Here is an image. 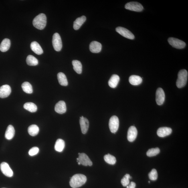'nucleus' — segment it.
<instances>
[{
	"mask_svg": "<svg viewBox=\"0 0 188 188\" xmlns=\"http://www.w3.org/2000/svg\"><path fill=\"white\" fill-rule=\"evenodd\" d=\"M86 181V177L84 175L81 174H76L71 178L70 185L73 188H78L84 184Z\"/></svg>",
	"mask_w": 188,
	"mask_h": 188,
	"instance_id": "nucleus-1",
	"label": "nucleus"
},
{
	"mask_svg": "<svg viewBox=\"0 0 188 188\" xmlns=\"http://www.w3.org/2000/svg\"><path fill=\"white\" fill-rule=\"evenodd\" d=\"M46 17L44 14L41 13L37 16L33 22V26L38 29L43 30L46 25Z\"/></svg>",
	"mask_w": 188,
	"mask_h": 188,
	"instance_id": "nucleus-2",
	"label": "nucleus"
},
{
	"mask_svg": "<svg viewBox=\"0 0 188 188\" xmlns=\"http://www.w3.org/2000/svg\"><path fill=\"white\" fill-rule=\"evenodd\" d=\"M188 72L185 70L179 71L178 74L176 85L178 88H181L185 86L187 81Z\"/></svg>",
	"mask_w": 188,
	"mask_h": 188,
	"instance_id": "nucleus-3",
	"label": "nucleus"
},
{
	"mask_svg": "<svg viewBox=\"0 0 188 188\" xmlns=\"http://www.w3.org/2000/svg\"><path fill=\"white\" fill-rule=\"evenodd\" d=\"M52 44L54 50L58 52L61 51L62 49V41L60 35L58 33H55L53 35Z\"/></svg>",
	"mask_w": 188,
	"mask_h": 188,
	"instance_id": "nucleus-4",
	"label": "nucleus"
},
{
	"mask_svg": "<svg viewBox=\"0 0 188 188\" xmlns=\"http://www.w3.org/2000/svg\"><path fill=\"white\" fill-rule=\"evenodd\" d=\"M109 126L112 133H115L117 131L119 126V120L117 116H113L110 118Z\"/></svg>",
	"mask_w": 188,
	"mask_h": 188,
	"instance_id": "nucleus-5",
	"label": "nucleus"
},
{
	"mask_svg": "<svg viewBox=\"0 0 188 188\" xmlns=\"http://www.w3.org/2000/svg\"><path fill=\"white\" fill-rule=\"evenodd\" d=\"M169 44L174 48L182 49L185 47L186 43L182 41L173 37H170L168 39Z\"/></svg>",
	"mask_w": 188,
	"mask_h": 188,
	"instance_id": "nucleus-6",
	"label": "nucleus"
},
{
	"mask_svg": "<svg viewBox=\"0 0 188 188\" xmlns=\"http://www.w3.org/2000/svg\"><path fill=\"white\" fill-rule=\"evenodd\" d=\"M125 7L129 10L138 12L142 11L144 9L143 6L141 4L134 1L126 4Z\"/></svg>",
	"mask_w": 188,
	"mask_h": 188,
	"instance_id": "nucleus-7",
	"label": "nucleus"
},
{
	"mask_svg": "<svg viewBox=\"0 0 188 188\" xmlns=\"http://www.w3.org/2000/svg\"><path fill=\"white\" fill-rule=\"evenodd\" d=\"M79 157L77 160L78 161L80 162L81 164L84 166L88 165L91 166L92 165V162L88 155L84 153H79Z\"/></svg>",
	"mask_w": 188,
	"mask_h": 188,
	"instance_id": "nucleus-8",
	"label": "nucleus"
},
{
	"mask_svg": "<svg viewBox=\"0 0 188 188\" xmlns=\"http://www.w3.org/2000/svg\"><path fill=\"white\" fill-rule=\"evenodd\" d=\"M116 30L120 34L126 38L130 39H134V36L133 33L124 28L121 27H117Z\"/></svg>",
	"mask_w": 188,
	"mask_h": 188,
	"instance_id": "nucleus-9",
	"label": "nucleus"
},
{
	"mask_svg": "<svg viewBox=\"0 0 188 188\" xmlns=\"http://www.w3.org/2000/svg\"><path fill=\"white\" fill-rule=\"evenodd\" d=\"M0 168L1 172L6 176L9 177L13 176V171L8 164L5 162H3L1 164Z\"/></svg>",
	"mask_w": 188,
	"mask_h": 188,
	"instance_id": "nucleus-10",
	"label": "nucleus"
},
{
	"mask_svg": "<svg viewBox=\"0 0 188 188\" xmlns=\"http://www.w3.org/2000/svg\"><path fill=\"white\" fill-rule=\"evenodd\" d=\"M165 93L161 88L157 89L156 93V101L159 105H161L165 102Z\"/></svg>",
	"mask_w": 188,
	"mask_h": 188,
	"instance_id": "nucleus-11",
	"label": "nucleus"
},
{
	"mask_svg": "<svg viewBox=\"0 0 188 188\" xmlns=\"http://www.w3.org/2000/svg\"><path fill=\"white\" fill-rule=\"evenodd\" d=\"M137 130L135 126H130L128 132L127 139L128 141L130 142H134L137 136Z\"/></svg>",
	"mask_w": 188,
	"mask_h": 188,
	"instance_id": "nucleus-12",
	"label": "nucleus"
},
{
	"mask_svg": "<svg viewBox=\"0 0 188 188\" xmlns=\"http://www.w3.org/2000/svg\"><path fill=\"white\" fill-rule=\"evenodd\" d=\"M11 92V87L9 85H5L0 87V98H4L7 97Z\"/></svg>",
	"mask_w": 188,
	"mask_h": 188,
	"instance_id": "nucleus-13",
	"label": "nucleus"
},
{
	"mask_svg": "<svg viewBox=\"0 0 188 188\" xmlns=\"http://www.w3.org/2000/svg\"><path fill=\"white\" fill-rule=\"evenodd\" d=\"M80 118V123L81 131L83 134H86L88 131L89 127V120L83 116L81 117Z\"/></svg>",
	"mask_w": 188,
	"mask_h": 188,
	"instance_id": "nucleus-14",
	"label": "nucleus"
},
{
	"mask_svg": "<svg viewBox=\"0 0 188 188\" xmlns=\"http://www.w3.org/2000/svg\"><path fill=\"white\" fill-rule=\"evenodd\" d=\"M67 108L66 103L63 101H60L55 105V110L60 114H63L66 112Z\"/></svg>",
	"mask_w": 188,
	"mask_h": 188,
	"instance_id": "nucleus-15",
	"label": "nucleus"
},
{
	"mask_svg": "<svg viewBox=\"0 0 188 188\" xmlns=\"http://www.w3.org/2000/svg\"><path fill=\"white\" fill-rule=\"evenodd\" d=\"M172 132L171 128L164 127L160 128L157 132L158 135L161 137H164L171 134Z\"/></svg>",
	"mask_w": 188,
	"mask_h": 188,
	"instance_id": "nucleus-16",
	"label": "nucleus"
},
{
	"mask_svg": "<svg viewBox=\"0 0 188 188\" xmlns=\"http://www.w3.org/2000/svg\"><path fill=\"white\" fill-rule=\"evenodd\" d=\"M89 48L91 52L98 53L100 52L102 50V45L98 41H93L90 43Z\"/></svg>",
	"mask_w": 188,
	"mask_h": 188,
	"instance_id": "nucleus-17",
	"label": "nucleus"
},
{
	"mask_svg": "<svg viewBox=\"0 0 188 188\" xmlns=\"http://www.w3.org/2000/svg\"><path fill=\"white\" fill-rule=\"evenodd\" d=\"M30 47L33 52L38 55L42 54L43 51L40 45L36 41H33L30 44Z\"/></svg>",
	"mask_w": 188,
	"mask_h": 188,
	"instance_id": "nucleus-18",
	"label": "nucleus"
},
{
	"mask_svg": "<svg viewBox=\"0 0 188 188\" xmlns=\"http://www.w3.org/2000/svg\"><path fill=\"white\" fill-rule=\"evenodd\" d=\"M120 80V77L118 75L116 74L113 75L108 81L109 86L111 88H115L117 86Z\"/></svg>",
	"mask_w": 188,
	"mask_h": 188,
	"instance_id": "nucleus-19",
	"label": "nucleus"
},
{
	"mask_svg": "<svg viewBox=\"0 0 188 188\" xmlns=\"http://www.w3.org/2000/svg\"><path fill=\"white\" fill-rule=\"evenodd\" d=\"M15 130L13 126L10 125L8 126L5 134V137L7 140H11L14 136Z\"/></svg>",
	"mask_w": 188,
	"mask_h": 188,
	"instance_id": "nucleus-20",
	"label": "nucleus"
},
{
	"mask_svg": "<svg viewBox=\"0 0 188 188\" xmlns=\"http://www.w3.org/2000/svg\"><path fill=\"white\" fill-rule=\"evenodd\" d=\"M86 17L85 16L78 18L74 22L73 28L75 30H78L80 29L82 25L86 21Z\"/></svg>",
	"mask_w": 188,
	"mask_h": 188,
	"instance_id": "nucleus-21",
	"label": "nucleus"
},
{
	"mask_svg": "<svg viewBox=\"0 0 188 188\" xmlns=\"http://www.w3.org/2000/svg\"><path fill=\"white\" fill-rule=\"evenodd\" d=\"M10 46V40L9 39L5 38L2 41L0 45V50L2 52H7L9 50Z\"/></svg>",
	"mask_w": 188,
	"mask_h": 188,
	"instance_id": "nucleus-22",
	"label": "nucleus"
},
{
	"mask_svg": "<svg viewBox=\"0 0 188 188\" xmlns=\"http://www.w3.org/2000/svg\"><path fill=\"white\" fill-rule=\"evenodd\" d=\"M142 81V79L137 75H131L129 78L130 83L134 86H138L141 83Z\"/></svg>",
	"mask_w": 188,
	"mask_h": 188,
	"instance_id": "nucleus-23",
	"label": "nucleus"
},
{
	"mask_svg": "<svg viewBox=\"0 0 188 188\" xmlns=\"http://www.w3.org/2000/svg\"><path fill=\"white\" fill-rule=\"evenodd\" d=\"M65 147V142L64 140L59 139H57L55 142L54 146L55 150L58 152H62Z\"/></svg>",
	"mask_w": 188,
	"mask_h": 188,
	"instance_id": "nucleus-24",
	"label": "nucleus"
},
{
	"mask_svg": "<svg viewBox=\"0 0 188 188\" xmlns=\"http://www.w3.org/2000/svg\"><path fill=\"white\" fill-rule=\"evenodd\" d=\"M59 84L61 86H66L68 84V81L66 75L62 73H59L57 75Z\"/></svg>",
	"mask_w": 188,
	"mask_h": 188,
	"instance_id": "nucleus-25",
	"label": "nucleus"
},
{
	"mask_svg": "<svg viewBox=\"0 0 188 188\" xmlns=\"http://www.w3.org/2000/svg\"><path fill=\"white\" fill-rule=\"evenodd\" d=\"M73 69L78 74H81L82 72V66L80 61L78 60L72 61Z\"/></svg>",
	"mask_w": 188,
	"mask_h": 188,
	"instance_id": "nucleus-26",
	"label": "nucleus"
},
{
	"mask_svg": "<svg viewBox=\"0 0 188 188\" xmlns=\"http://www.w3.org/2000/svg\"><path fill=\"white\" fill-rule=\"evenodd\" d=\"M23 107L25 109L31 113L35 112H36L37 110L36 105L31 102H27L25 103Z\"/></svg>",
	"mask_w": 188,
	"mask_h": 188,
	"instance_id": "nucleus-27",
	"label": "nucleus"
},
{
	"mask_svg": "<svg viewBox=\"0 0 188 188\" xmlns=\"http://www.w3.org/2000/svg\"><path fill=\"white\" fill-rule=\"evenodd\" d=\"M28 131L30 135L35 136L38 134L39 128L36 125L33 124L29 126Z\"/></svg>",
	"mask_w": 188,
	"mask_h": 188,
	"instance_id": "nucleus-28",
	"label": "nucleus"
},
{
	"mask_svg": "<svg viewBox=\"0 0 188 188\" xmlns=\"http://www.w3.org/2000/svg\"><path fill=\"white\" fill-rule=\"evenodd\" d=\"M27 64L30 66H35L38 64V62L37 58L33 55H30L26 59Z\"/></svg>",
	"mask_w": 188,
	"mask_h": 188,
	"instance_id": "nucleus-29",
	"label": "nucleus"
},
{
	"mask_svg": "<svg viewBox=\"0 0 188 188\" xmlns=\"http://www.w3.org/2000/svg\"><path fill=\"white\" fill-rule=\"evenodd\" d=\"M22 88L25 92L28 94H31L33 92L32 86L28 82H25L22 84Z\"/></svg>",
	"mask_w": 188,
	"mask_h": 188,
	"instance_id": "nucleus-30",
	"label": "nucleus"
},
{
	"mask_svg": "<svg viewBox=\"0 0 188 188\" xmlns=\"http://www.w3.org/2000/svg\"><path fill=\"white\" fill-rule=\"evenodd\" d=\"M104 159L105 161L110 165H114L115 164L116 162V160L115 157L108 154L107 155L104 156Z\"/></svg>",
	"mask_w": 188,
	"mask_h": 188,
	"instance_id": "nucleus-31",
	"label": "nucleus"
},
{
	"mask_svg": "<svg viewBox=\"0 0 188 188\" xmlns=\"http://www.w3.org/2000/svg\"><path fill=\"white\" fill-rule=\"evenodd\" d=\"M160 152V150L159 148H152L148 150L146 154L149 157H152L157 155Z\"/></svg>",
	"mask_w": 188,
	"mask_h": 188,
	"instance_id": "nucleus-32",
	"label": "nucleus"
},
{
	"mask_svg": "<svg viewBox=\"0 0 188 188\" xmlns=\"http://www.w3.org/2000/svg\"><path fill=\"white\" fill-rule=\"evenodd\" d=\"M131 179L132 177L130 176L129 174H126L121 179V183L122 185L124 187H127L130 183L129 179Z\"/></svg>",
	"mask_w": 188,
	"mask_h": 188,
	"instance_id": "nucleus-33",
	"label": "nucleus"
},
{
	"mask_svg": "<svg viewBox=\"0 0 188 188\" xmlns=\"http://www.w3.org/2000/svg\"><path fill=\"white\" fill-rule=\"evenodd\" d=\"M148 177L152 181H156L158 177L157 171L155 169H153L148 174Z\"/></svg>",
	"mask_w": 188,
	"mask_h": 188,
	"instance_id": "nucleus-34",
	"label": "nucleus"
},
{
	"mask_svg": "<svg viewBox=\"0 0 188 188\" xmlns=\"http://www.w3.org/2000/svg\"><path fill=\"white\" fill-rule=\"evenodd\" d=\"M39 149L38 147H34L31 148L29 151V154L31 156H33L37 155L38 153Z\"/></svg>",
	"mask_w": 188,
	"mask_h": 188,
	"instance_id": "nucleus-35",
	"label": "nucleus"
},
{
	"mask_svg": "<svg viewBox=\"0 0 188 188\" xmlns=\"http://www.w3.org/2000/svg\"><path fill=\"white\" fill-rule=\"evenodd\" d=\"M136 187V183L132 181L126 187V188H135Z\"/></svg>",
	"mask_w": 188,
	"mask_h": 188,
	"instance_id": "nucleus-36",
	"label": "nucleus"
},
{
	"mask_svg": "<svg viewBox=\"0 0 188 188\" xmlns=\"http://www.w3.org/2000/svg\"><path fill=\"white\" fill-rule=\"evenodd\" d=\"M78 165H81V163H80V162H78Z\"/></svg>",
	"mask_w": 188,
	"mask_h": 188,
	"instance_id": "nucleus-37",
	"label": "nucleus"
},
{
	"mask_svg": "<svg viewBox=\"0 0 188 188\" xmlns=\"http://www.w3.org/2000/svg\"></svg>",
	"mask_w": 188,
	"mask_h": 188,
	"instance_id": "nucleus-38",
	"label": "nucleus"
}]
</instances>
